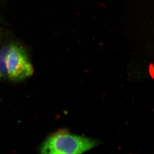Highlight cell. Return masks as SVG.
<instances>
[{
  "instance_id": "obj_3",
  "label": "cell",
  "mask_w": 154,
  "mask_h": 154,
  "mask_svg": "<svg viewBox=\"0 0 154 154\" xmlns=\"http://www.w3.org/2000/svg\"><path fill=\"white\" fill-rule=\"evenodd\" d=\"M10 48V46H5L0 52V74L2 77L8 75L6 67V58Z\"/></svg>"
},
{
  "instance_id": "obj_4",
  "label": "cell",
  "mask_w": 154,
  "mask_h": 154,
  "mask_svg": "<svg viewBox=\"0 0 154 154\" xmlns=\"http://www.w3.org/2000/svg\"><path fill=\"white\" fill-rule=\"evenodd\" d=\"M1 77H2V76H1V74H0V78H1Z\"/></svg>"
},
{
  "instance_id": "obj_2",
  "label": "cell",
  "mask_w": 154,
  "mask_h": 154,
  "mask_svg": "<svg viewBox=\"0 0 154 154\" xmlns=\"http://www.w3.org/2000/svg\"><path fill=\"white\" fill-rule=\"evenodd\" d=\"M8 74L14 80H21L30 76L33 69L27 54L22 48L17 45L10 46L6 58Z\"/></svg>"
},
{
  "instance_id": "obj_1",
  "label": "cell",
  "mask_w": 154,
  "mask_h": 154,
  "mask_svg": "<svg viewBox=\"0 0 154 154\" xmlns=\"http://www.w3.org/2000/svg\"><path fill=\"white\" fill-rule=\"evenodd\" d=\"M94 139L60 131L48 138L42 146V154H82L99 144Z\"/></svg>"
}]
</instances>
